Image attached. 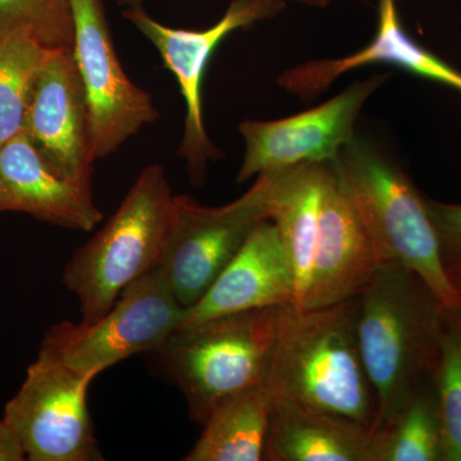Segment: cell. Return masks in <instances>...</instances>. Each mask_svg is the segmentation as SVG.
<instances>
[{
  "label": "cell",
  "instance_id": "1",
  "mask_svg": "<svg viewBox=\"0 0 461 461\" xmlns=\"http://www.w3.org/2000/svg\"><path fill=\"white\" fill-rule=\"evenodd\" d=\"M357 296L318 309L282 306L267 386L309 408L375 429L378 402L357 330Z\"/></svg>",
  "mask_w": 461,
  "mask_h": 461
},
{
  "label": "cell",
  "instance_id": "2",
  "mask_svg": "<svg viewBox=\"0 0 461 461\" xmlns=\"http://www.w3.org/2000/svg\"><path fill=\"white\" fill-rule=\"evenodd\" d=\"M445 311L433 291L399 263L382 264L357 295V339L378 402L375 427L432 377Z\"/></svg>",
  "mask_w": 461,
  "mask_h": 461
},
{
  "label": "cell",
  "instance_id": "3",
  "mask_svg": "<svg viewBox=\"0 0 461 461\" xmlns=\"http://www.w3.org/2000/svg\"><path fill=\"white\" fill-rule=\"evenodd\" d=\"M382 263L411 269L442 304L461 309L448 278L429 203L390 158L355 138L330 162Z\"/></svg>",
  "mask_w": 461,
  "mask_h": 461
},
{
  "label": "cell",
  "instance_id": "4",
  "mask_svg": "<svg viewBox=\"0 0 461 461\" xmlns=\"http://www.w3.org/2000/svg\"><path fill=\"white\" fill-rule=\"evenodd\" d=\"M282 306L222 315L177 330L158 351L186 400L191 420L203 426L230 397L266 384Z\"/></svg>",
  "mask_w": 461,
  "mask_h": 461
},
{
  "label": "cell",
  "instance_id": "5",
  "mask_svg": "<svg viewBox=\"0 0 461 461\" xmlns=\"http://www.w3.org/2000/svg\"><path fill=\"white\" fill-rule=\"evenodd\" d=\"M173 196L163 167H145L108 222L76 250L62 281L77 297L81 321L99 320L124 288L156 268Z\"/></svg>",
  "mask_w": 461,
  "mask_h": 461
},
{
  "label": "cell",
  "instance_id": "6",
  "mask_svg": "<svg viewBox=\"0 0 461 461\" xmlns=\"http://www.w3.org/2000/svg\"><path fill=\"white\" fill-rule=\"evenodd\" d=\"M184 312L156 267L124 288L99 320L53 324L39 354L96 377L133 355L158 353L177 330Z\"/></svg>",
  "mask_w": 461,
  "mask_h": 461
},
{
  "label": "cell",
  "instance_id": "7",
  "mask_svg": "<svg viewBox=\"0 0 461 461\" xmlns=\"http://www.w3.org/2000/svg\"><path fill=\"white\" fill-rule=\"evenodd\" d=\"M273 181L275 172L262 173L241 198L218 208L191 196H173L157 267L185 309L204 295L257 224L269 220Z\"/></svg>",
  "mask_w": 461,
  "mask_h": 461
},
{
  "label": "cell",
  "instance_id": "8",
  "mask_svg": "<svg viewBox=\"0 0 461 461\" xmlns=\"http://www.w3.org/2000/svg\"><path fill=\"white\" fill-rule=\"evenodd\" d=\"M285 5L284 0H232L223 17L205 30L163 25L149 16L142 7L123 12V17L157 48L166 68L172 72L180 86L186 114L178 154L186 162L194 186L204 185L209 160L221 157V151L206 133L203 118L202 87L209 60L230 33L277 16Z\"/></svg>",
  "mask_w": 461,
  "mask_h": 461
},
{
  "label": "cell",
  "instance_id": "9",
  "mask_svg": "<svg viewBox=\"0 0 461 461\" xmlns=\"http://www.w3.org/2000/svg\"><path fill=\"white\" fill-rule=\"evenodd\" d=\"M93 375L38 355L5 408L30 461L103 460L87 409Z\"/></svg>",
  "mask_w": 461,
  "mask_h": 461
},
{
  "label": "cell",
  "instance_id": "10",
  "mask_svg": "<svg viewBox=\"0 0 461 461\" xmlns=\"http://www.w3.org/2000/svg\"><path fill=\"white\" fill-rule=\"evenodd\" d=\"M74 53L90 113L94 160L114 153L159 118L153 98L130 80L115 51L103 0H72Z\"/></svg>",
  "mask_w": 461,
  "mask_h": 461
},
{
  "label": "cell",
  "instance_id": "11",
  "mask_svg": "<svg viewBox=\"0 0 461 461\" xmlns=\"http://www.w3.org/2000/svg\"><path fill=\"white\" fill-rule=\"evenodd\" d=\"M387 78L372 76L329 102L293 117L240 124L245 154L238 181L302 163L332 162L339 151L354 140L355 122L363 105Z\"/></svg>",
  "mask_w": 461,
  "mask_h": 461
},
{
  "label": "cell",
  "instance_id": "12",
  "mask_svg": "<svg viewBox=\"0 0 461 461\" xmlns=\"http://www.w3.org/2000/svg\"><path fill=\"white\" fill-rule=\"evenodd\" d=\"M27 138L57 175L91 187L89 107L72 50H50L27 109Z\"/></svg>",
  "mask_w": 461,
  "mask_h": 461
},
{
  "label": "cell",
  "instance_id": "13",
  "mask_svg": "<svg viewBox=\"0 0 461 461\" xmlns=\"http://www.w3.org/2000/svg\"><path fill=\"white\" fill-rule=\"evenodd\" d=\"M382 264L330 165L321 196L313 271L308 291L297 308H326L354 299L375 277Z\"/></svg>",
  "mask_w": 461,
  "mask_h": 461
},
{
  "label": "cell",
  "instance_id": "14",
  "mask_svg": "<svg viewBox=\"0 0 461 461\" xmlns=\"http://www.w3.org/2000/svg\"><path fill=\"white\" fill-rule=\"evenodd\" d=\"M295 303V278L277 227L263 220L199 302L185 309L177 330L222 315Z\"/></svg>",
  "mask_w": 461,
  "mask_h": 461
},
{
  "label": "cell",
  "instance_id": "15",
  "mask_svg": "<svg viewBox=\"0 0 461 461\" xmlns=\"http://www.w3.org/2000/svg\"><path fill=\"white\" fill-rule=\"evenodd\" d=\"M5 212L86 232L103 220L91 187L57 175L25 132L0 145V213Z\"/></svg>",
  "mask_w": 461,
  "mask_h": 461
},
{
  "label": "cell",
  "instance_id": "16",
  "mask_svg": "<svg viewBox=\"0 0 461 461\" xmlns=\"http://www.w3.org/2000/svg\"><path fill=\"white\" fill-rule=\"evenodd\" d=\"M377 2V32L366 47L339 59L317 60L294 67L278 77V85L297 98L308 102L329 89L336 78L351 69L386 63L461 93V72L412 41L403 29L396 0Z\"/></svg>",
  "mask_w": 461,
  "mask_h": 461
},
{
  "label": "cell",
  "instance_id": "17",
  "mask_svg": "<svg viewBox=\"0 0 461 461\" xmlns=\"http://www.w3.org/2000/svg\"><path fill=\"white\" fill-rule=\"evenodd\" d=\"M372 429L273 395L266 461H369Z\"/></svg>",
  "mask_w": 461,
  "mask_h": 461
},
{
  "label": "cell",
  "instance_id": "18",
  "mask_svg": "<svg viewBox=\"0 0 461 461\" xmlns=\"http://www.w3.org/2000/svg\"><path fill=\"white\" fill-rule=\"evenodd\" d=\"M330 162L302 163L275 172L269 220L277 227L294 278L296 303L304 299L313 271L321 196Z\"/></svg>",
  "mask_w": 461,
  "mask_h": 461
},
{
  "label": "cell",
  "instance_id": "19",
  "mask_svg": "<svg viewBox=\"0 0 461 461\" xmlns=\"http://www.w3.org/2000/svg\"><path fill=\"white\" fill-rule=\"evenodd\" d=\"M272 391L266 384L249 388L211 412L185 461H262Z\"/></svg>",
  "mask_w": 461,
  "mask_h": 461
},
{
  "label": "cell",
  "instance_id": "20",
  "mask_svg": "<svg viewBox=\"0 0 461 461\" xmlns=\"http://www.w3.org/2000/svg\"><path fill=\"white\" fill-rule=\"evenodd\" d=\"M369 461H445L444 430L432 377L373 429Z\"/></svg>",
  "mask_w": 461,
  "mask_h": 461
},
{
  "label": "cell",
  "instance_id": "21",
  "mask_svg": "<svg viewBox=\"0 0 461 461\" xmlns=\"http://www.w3.org/2000/svg\"><path fill=\"white\" fill-rule=\"evenodd\" d=\"M50 53L27 33L0 44V145L23 132L33 87Z\"/></svg>",
  "mask_w": 461,
  "mask_h": 461
},
{
  "label": "cell",
  "instance_id": "22",
  "mask_svg": "<svg viewBox=\"0 0 461 461\" xmlns=\"http://www.w3.org/2000/svg\"><path fill=\"white\" fill-rule=\"evenodd\" d=\"M432 378L444 430L445 461H461V309L446 308Z\"/></svg>",
  "mask_w": 461,
  "mask_h": 461
},
{
  "label": "cell",
  "instance_id": "23",
  "mask_svg": "<svg viewBox=\"0 0 461 461\" xmlns=\"http://www.w3.org/2000/svg\"><path fill=\"white\" fill-rule=\"evenodd\" d=\"M27 33L50 50L74 48L72 0H0V44Z\"/></svg>",
  "mask_w": 461,
  "mask_h": 461
},
{
  "label": "cell",
  "instance_id": "24",
  "mask_svg": "<svg viewBox=\"0 0 461 461\" xmlns=\"http://www.w3.org/2000/svg\"><path fill=\"white\" fill-rule=\"evenodd\" d=\"M441 245L445 267L461 266V205L427 200Z\"/></svg>",
  "mask_w": 461,
  "mask_h": 461
},
{
  "label": "cell",
  "instance_id": "25",
  "mask_svg": "<svg viewBox=\"0 0 461 461\" xmlns=\"http://www.w3.org/2000/svg\"><path fill=\"white\" fill-rule=\"evenodd\" d=\"M26 460L25 451L14 430L5 420H0V461Z\"/></svg>",
  "mask_w": 461,
  "mask_h": 461
},
{
  "label": "cell",
  "instance_id": "26",
  "mask_svg": "<svg viewBox=\"0 0 461 461\" xmlns=\"http://www.w3.org/2000/svg\"><path fill=\"white\" fill-rule=\"evenodd\" d=\"M446 271H447L448 278H450L451 284H453L461 300V266L447 267Z\"/></svg>",
  "mask_w": 461,
  "mask_h": 461
},
{
  "label": "cell",
  "instance_id": "27",
  "mask_svg": "<svg viewBox=\"0 0 461 461\" xmlns=\"http://www.w3.org/2000/svg\"><path fill=\"white\" fill-rule=\"evenodd\" d=\"M293 2L303 3V5H312V7H327L330 0H293Z\"/></svg>",
  "mask_w": 461,
  "mask_h": 461
},
{
  "label": "cell",
  "instance_id": "28",
  "mask_svg": "<svg viewBox=\"0 0 461 461\" xmlns=\"http://www.w3.org/2000/svg\"><path fill=\"white\" fill-rule=\"evenodd\" d=\"M142 0H120V5H124L126 9L142 7Z\"/></svg>",
  "mask_w": 461,
  "mask_h": 461
}]
</instances>
